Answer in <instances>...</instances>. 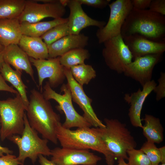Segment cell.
Wrapping results in <instances>:
<instances>
[{
	"label": "cell",
	"mask_w": 165,
	"mask_h": 165,
	"mask_svg": "<svg viewBox=\"0 0 165 165\" xmlns=\"http://www.w3.org/2000/svg\"><path fill=\"white\" fill-rule=\"evenodd\" d=\"M29 101L26 114L30 125L43 138L57 144L56 129L61 123L60 115L54 111L42 93L35 89L31 91Z\"/></svg>",
	"instance_id": "cell-1"
},
{
	"label": "cell",
	"mask_w": 165,
	"mask_h": 165,
	"mask_svg": "<svg viewBox=\"0 0 165 165\" xmlns=\"http://www.w3.org/2000/svg\"><path fill=\"white\" fill-rule=\"evenodd\" d=\"M137 34L151 41L165 42V17L149 9H134L122 26L123 38Z\"/></svg>",
	"instance_id": "cell-2"
},
{
	"label": "cell",
	"mask_w": 165,
	"mask_h": 165,
	"mask_svg": "<svg viewBox=\"0 0 165 165\" xmlns=\"http://www.w3.org/2000/svg\"><path fill=\"white\" fill-rule=\"evenodd\" d=\"M56 135L62 147L96 151L104 155L108 165H114L116 159L114 154L93 128L71 130L64 127L61 122L56 127Z\"/></svg>",
	"instance_id": "cell-3"
},
{
	"label": "cell",
	"mask_w": 165,
	"mask_h": 165,
	"mask_svg": "<svg viewBox=\"0 0 165 165\" xmlns=\"http://www.w3.org/2000/svg\"><path fill=\"white\" fill-rule=\"evenodd\" d=\"M105 127L94 129L104 141L115 158L128 160L127 151L135 148L137 144L125 123L116 119H104Z\"/></svg>",
	"instance_id": "cell-4"
},
{
	"label": "cell",
	"mask_w": 165,
	"mask_h": 165,
	"mask_svg": "<svg viewBox=\"0 0 165 165\" xmlns=\"http://www.w3.org/2000/svg\"><path fill=\"white\" fill-rule=\"evenodd\" d=\"M27 109L19 94L14 98L0 100V136L2 141L13 135H22Z\"/></svg>",
	"instance_id": "cell-5"
},
{
	"label": "cell",
	"mask_w": 165,
	"mask_h": 165,
	"mask_svg": "<svg viewBox=\"0 0 165 165\" xmlns=\"http://www.w3.org/2000/svg\"><path fill=\"white\" fill-rule=\"evenodd\" d=\"M24 127L22 135H14L8 139L17 146L19 154L17 158L23 165L25 160L29 158L34 164L38 156H51V149L48 147V140L40 138L38 133L30 125L26 113L24 117Z\"/></svg>",
	"instance_id": "cell-6"
},
{
	"label": "cell",
	"mask_w": 165,
	"mask_h": 165,
	"mask_svg": "<svg viewBox=\"0 0 165 165\" xmlns=\"http://www.w3.org/2000/svg\"><path fill=\"white\" fill-rule=\"evenodd\" d=\"M62 94H58L46 82L43 88L42 93L44 97L49 100L53 99L58 104L57 109L64 113L65 119L62 124L64 128H71L90 127L91 125L86 120L83 116L79 114L75 109L73 104L71 91L67 83H64L61 88Z\"/></svg>",
	"instance_id": "cell-7"
},
{
	"label": "cell",
	"mask_w": 165,
	"mask_h": 165,
	"mask_svg": "<svg viewBox=\"0 0 165 165\" xmlns=\"http://www.w3.org/2000/svg\"><path fill=\"white\" fill-rule=\"evenodd\" d=\"M108 5L110 13L108 22L96 33L100 44L121 34L122 26L133 8L131 0H116Z\"/></svg>",
	"instance_id": "cell-8"
},
{
	"label": "cell",
	"mask_w": 165,
	"mask_h": 165,
	"mask_svg": "<svg viewBox=\"0 0 165 165\" xmlns=\"http://www.w3.org/2000/svg\"><path fill=\"white\" fill-rule=\"evenodd\" d=\"M103 43L102 54L107 66L118 74L123 73L126 66L132 61L133 57L121 34Z\"/></svg>",
	"instance_id": "cell-9"
},
{
	"label": "cell",
	"mask_w": 165,
	"mask_h": 165,
	"mask_svg": "<svg viewBox=\"0 0 165 165\" xmlns=\"http://www.w3.org/2000/svg\"><path fill=\"white\" fill-rule=\"evenodd\" d=\"M66 12L65 6L60 0L42 3L34 0H26L23 11L18 19L20 24L34 23L47 17L62 18Z\"/></svg>",
	"instance_id": "cell-10"
},
{
	"label": "cell",
	"mask_w": 165,
	"mask_h": 165,
	"mask_svg": "<svg viewBox=\"0 0 165 165\" xmlns=\"http://www.w3.org/2000/svg\"><path fill=\"white\" fill-rule=\"evenodd\" d=\"M64 72L67 84L70 90L72 100L76 103L83 112V116L94 128H104L105 125L98 118L91 105L92 99L85 92L83 86L79 84L73 78L70 68L64 67Z\"/></svg>",
	"instance_id": "cell-11"
},
{
	"label": "cell",
	"mask_w": 165,
	"mask_h": 165,
	"mask_svg": "<svg viewBox=\"0 0 165 165\" xmlns=\"http://www.w3.org/2000/svg\"><path fill=\"white\" fill-rule=\"evenodd\" d=\"M31 63L35 67L38 76V87L42 90L44 80L48 78L52 88L57 87L66 78L64 67L61 64L59 57L46 59H35L29 57Z\"/></svg>",
	"instance_id": "cell-12"
},
{
	"label": "cell",
	"mask_w": 165,
	"mask_h": 165,
	"mask_svg": "<svg viewBox=\"0 0 165 165\" xmlns=\"http://www.w3.org/2000/svg\"><path fill=\"white\" fill-rule=\"evenodd\" d=\"M51 151V160L58 165H97L101 160L89 150L56 147Z\"/></svg>",
	"instance_id": "cell-13"
},
{
	"label": "cell",
	"mask_w": 165,
	"mask_h": 165,
	"mask_svg": "<svg viewBox=\"0 0 165 165\" xmlns=\"http://www.w3.org/2000/svg\"><path fill=\"white\" fill-rule=\"evenodd\" d=\"M162 55L148 54L136 57L126 66L123 73L143 87L152 80L153 69L161 60Z\"/></svg>",
	"instance_id": "cell-14"
},
{
	"label": "cell",
	"mask_w": 165,
	"mask_h": 165,
	"mask_svg": "<svg viewBox=\"0 0 165 165\" xmlns=\"http://www.w3.org/2000/svg\"><path fill=\"white\" fill-rule=\"evenodd\" d=\"M66 4L70 10L67 23L70 35H79L82 29L89 26L100 29L106 24L105 22L93 19L87 15L78 0H66Z\"/></svg>",
	"instance_id": "cell-15"
},
{
	"label": "cell",
	"mask_w": 165,
	"mask_h": 165,
	"mask_svg": "<svg viewBox=\"0 0 165 165\" xmlns=\"http://www.w3.org/2000/svg\"><path fill=\"white\" fill-rule=\"evenodd\" d=\"M156 85L155 81L152 80L142 87V90L139 88L136 92L124 94V100L130 105L128 115L134 127H142L141 114L143 105L146 98L153 91Z\"/></svg>",
	"instance_id": "cell-16"
},
{
	"label": "cell",
	"mask_w": 165,
	"mask_h": 165,
	"mask_svg": "<svg viewBox=\"0 0 165 165\" xmlns=\"http://www.w3.org/2000/svg\"><path fill=\"white\" fill-rule=\"evenodd\" d=\"M134 59L148 54H162L165 51V42L150 40L138 34L123 38Z\"/></svg>",
	"instance_id": "cell-17"
},
{
	"label": "cell",
	"mask_w": 165,
	"mask_h": 165,
	"mask_svg": "<svg viewBox=\"0 0 165 165\" xmlns=\"http://www.w3.org/2000/svg\"><path fill=\"white\" fill-rule=\"evenodd\" d=\"M89 37L84 34L69 35L47 45L49 58L61 57L77 48H84L87 45Z\"/></svg>",
	"instance_id": "cell-18"
},
{
	"label": "cell",
	"mask_w": 165,
	"mask_h": 165,
	"mask_svg": "<svg viewBox=\"0 0 165 165\" xmlns=\"http://www.w3.org/2000/svg\"><path fill=\"white\" fill-rule=\"evenodd\" d=\"M2 53L5 62L12 65L16 70L24 71L35 82L29 57L18 44H11L4 47Z\"/></svg>",
	"instance_id": "cell-19"
},
{
	"label": "cell",
	"mask_w": 165,
	"mask_h": 165,
	"mask_svg": "<svg viewBox=\"0 0 165 165\" xmlns=\"http://www.w3.org/2000/svg\"><path fill=\"white\" fill-rule=\"evenodd\" d=\"M18 45L29 57L35 59L49 58L47 45L41 37L23 35Z\"/></svg>",
	"instance_id": "cell-20"
},
{
	"label": "cell",
	"mask_w": 165,
	"mask_h": 165,
	"mask_svg": "<svg viewBox=\"0 0 165 165\" xmlns=\"http://www.w3.org/2000/svg\"><path fill=\"white\" fill-rule=\"evenodd\" d=\"M22 35L18 18L0 19V43L3 46L18 44Z\"/></svg>",
	"instance_id": "cell-21"
},
{
	"label": "cell",
	"mask_w": 165,
	"mask_h": 165,
	"mask_svg": "<svg viewBox=\"0 0 165 165\" xmlns=\"http://www.w3.org/2000/svg\"><path fill=\"white\" fill-rule=\"evenodd\" d=\"M0 72L5 81L10 83L16 89L27 108L29 103L27 94L28 87L22 81V72L13 70L10 65L4 62Z\"/></svg>",
	"instance_id": "cell-22"
},
{
	"label": "cell",
	"mask_w": 165,
	"mask_h": 165,
	"mask_svg": "<svg viewBox=\"0 0 165 165\" xmlns=\"http://www.w3.org/2000/svg\"><path fill=\"white\" fill-rule=\"evenodd\" d=\"M68 21V18L62 17L34 23H22L20 24V29L23 35L31 37H41L53 27L67 23Z\"/></svg>",
	"instance_id": "cell-23"
},
{
	"label": "cell",
	"mask_w": 165,
	"mask_h": 165,
	"mask_svg": "<svg viewBox=\"0 0 165 165\" xmlns=\"http://www.w3.org/2000/svg\"><path fill=\"white\" fill-rule=\"evenodd\" d=\"M145 124L142 128L147 141L160 144L163 140V128L159 118L148 114L143 119Z\"/></svg>",
	"instance_id": "cell-24"
},
{
	"label": "cell",
	"mask_w": 165,
	"mask_h": 165,
	"mask_svg": "<svg viewBox=\"0 0 165 165\" xmlns=\"http://www.w3.org/2000/svg\"><path fill=\"white\" fill-rule=\"evenodd\" d=\"M26 0H0V19L18 18L24 9Z\"/></svg>",
	"instance_id": "cell-25"
},
{
	"label": "cell",
	"mask_w": 165,
	"mask_h": 165,
	"mask_svg": "<svg viewBox=\"0 0 165 165\" xmlns=\"http://www.w3.org/2000/svg\"><path fill=\"white\" fill-rule=\"evenodd\" d=\"M90 56L88 50L84 48H77L66 53L59 57L61 64L64 67H72L84 63L86 59Z\"/></svg>",
	"instance_id": "cell-26"
},
{
	"label": "cell",
	"mask_w": 165,
	"mask_h": 165,
	"mask_svg": "<svg viewBox=\"0 0 165 165\" xmlns=\"http://www.w3.org/2000/svg\"><path fill=\"white\" fill-rule=\"evenodd\" d=\"M70 69L74 79L82 86L88 85L96 76L95 70L90 65L84 63L72 66Z\"/></svg>",
	"instance_id": "cell-27"
},
{
	"label": "cell",
	"mask_w": 165,
	"mask_h": 165,
	"mask_svg": "<svg viewBox=\"0 0 165 165\" xmlns=\"http://www.w3.org/2000/svg\"><path fill=\"white\" fill-rule=\"evenodd\" d=\"M70 35L67 23L58 25L52 28L41 37L44 42L49 45L61 38Z\"/></svg>",
	"instance_id": "cell-28"
},
{
	"label": "cell",
	"mask_w": 165,
	"mask_h": 165,
	"mask_svg": "<svg viewBox=\"0 0 165 165\" xmlns=\"http://www.w3.org/2000/svg\"><path fill=\"white\" fill-rule=\"evenodd\" d=\"M127 154L129 165H152L147 156L140 149L129 150Z\"/></svg>",
	"instance_id": "cell-29"
},
{
	"label": "cell",
	"mask_w": 165,
	"mask_h": 165,
	"mask_svg": "<svg viewBox=\"0 0 165 165\" xmlns=\"http://www.w3.org/2000/svg\"><path fill=\"white\" fill-rule=\"evenodd\" d=\"M140 149L147 156L152 165H157L160 163V151L154 143L147 141L143 144Z\"/></svg>",
	"instance_id": "cell-30"
},
{
	"label": "cell",
	"mask_w": 165,
	"mask_h": 165,
	"mask_svg": "<svg viewBox=\"0 0 165 165\" xmlns=\"http://www.w3.org/2000/svg\"><path fill=\"white\" fill-rule=\"evenodd\" d=\"M158 84L153 91L156 93V99L158 101L165 97V73L161 72L158 79Z\"/></svg>",
	"instance_id": "cell-31"
},
{
	"label": "cell",
	"mask_w": 165,
	"mask_h": 165,
	"mask_svg": "<svg viewBox=\"0 0 165 165\" xmlns=\"http://www.w3.org/2000/svg\"><path fill=\"white\" fill-rule=\"evenodd\" d=\"M148 8L152 12L165 16V0H151Z\"/></svg>",
	"instance_id": "cell-32"
},
{
	"label": "cell",
	"mask_w": 165,
	"mask_h": 165,
	"mask_svg": "<svg viewBox=\"0 0 165 165\" xmlns=\"http://www.w3.org/2000/svg\"><path fill=\"white\" fill-rule=\"evenodd\" d=\"M82 5H86L96 8L103 9L108 5L110 0H78Z\"/></svg>",
	"instance_id": "cell-33"
},
{
	"label": "cell",
	"mask_w": 165,
	"mask_h": 165,
	"mask_svg": "<svg viewBox=\"0 0 165 165\" xmlns=\"http://www.w3.org/2000/svg\"><path fill=\"white\" fill-rule=\"evenodd\" d=\"M23 165L17 157L12 154H7L0 157V165Z\"/></svg>",
	"instance_id": "cell-34"
},
{
	"label": "cell",
	"mask_w": 165,
	"mask_h": 165,
	"mask_svg": "<svg viewBox=\"0 0 165 165\" xmlns=\"http://www.w3.org/2000/svg\"><path fill=\"white\" fill-rule=\"evenodd\" d=\"M133 8L145 10L149 8L151 0H131Z\"/></svg>",
	"instance_id": "cell-35"
},
{
	"label": "cell",
	"mask_w": 165,
	"mask_h": 165,
	"mask_svg": "<svg viewBox=\"0 0 165 165\" xmlns=\"http://www.w3.org/2000/svg\"><path fill=\"white\" fill-rule=\"evenodd\" d=\"M0 91H6L17 94L18 93L16 90L9 86L6 82L0 72Z\"/></svg>",
	"instance_id": "cell-36"
},
{
	"label": "cell",
	"mask_w": 165,
	"mask_h": 165,
	"mask_svg": "<svg viewBox=\"0 0 165 165\" xmlns=\"http://www.w3.org/2000/svg\"><path fill=\"white\" fill-rule=\"evenodd\" d=\"M38 158L40 165H58L51 160H48L45 156L42 155H39Z\"/></svg>",
	"instance_id": "cell-37"
},
{
	"label": "cell",
	"mask_w": 165,
	"mask_h": 165,
	"mask_svg": "<svg viewBox=\"0 0 165 165\" xmlns=\"http://www.w3.org/2000/svg\"><path fill=\"white\" fill-rule=\"evenodd\" d=\"M13 151L6 147H3L0 145V157L4 155V154H13Z\"/></svg>",
	"instance_id": "cell-38"
},
{
	"label": "cell",
	"mask_w": 165,
	"mask_h": 165,
	"mask_svg": "<svg viewBox=\"0 0 165 165\" xmlns=\"http://www.w3.org/2000/svg\"><path fill=\"white\" fill-rule=\"evenodd\" d=\"M160 152L161 164L165 163V146H163L159 148Z\"/></svg>",
	"instance_id": "cell-39"
},
{
	"label": "cell",
	"mask_w": 165,
	"mask_h": 165,
	"mask_svg": "<svg viewBox=\"0 0 165 165\" xmlns=\"http://www.w3.org/2000/svg\"><path fill=\"white\" fill-rule=\"evenodd\" d=\"M118 160V164L117 165H129L128 163L125 162V160L122 158H119Z\"/></svg>",
	"instance_id": "cell-40"
},
{
	"label": "cell",
	"mask_w": 165,
	"mask_h": 165,
	"mask_svg": "<svg viewBox=\"0 0 165 165\" xmlns=\"http://www.w3.org/2000/svg\"><path fill=\"white\" fill-rule=\"evenodd\" d=\"M4 62V61L3 57L2 51L0 52V69L1 68Z\"/></svg>",
	"instance_id": "cell-41"
},
{
	"label": "cell",
	"mask_w": 165,
	"mask_h": 165,
	"mask_svg": "<svg viewBox=\"0 0 165 165\" xmlns=\"http://www.w3.org/2000/svg\"><path fill=\"white\" fill-rule=\"evenodd\" d=\"M4 49V47L0 43V52H2Z\"/></svg>",
	"instance_id": "cell-42"
},
{
	"label": "cell",
	"mask_w": 165,
	"mask_h": 165,
	"mask_svg": "<svg viewBox=\"0 0 165 165\" xmlns=\"http://www.w3.org/2000/svg\"><path fill=\"white\" fill-rule=\"evenodd\" d=\"M157 165H165V163H164V164H158Z\"/></svg>",
	"instance_id": "cell-43"
},
{
	"label": "cell",
	"mask_w": 165,
	"mask_h": 165,
	"mask_svg": "<svg viewBox=\"0 0 165 165\" xmlns=\"http://www.w3.org/2000/svg\"><path fill=\"white\" fill-rule=\"evenodd\" d=\"M1 119L0 118V127H1Z\"/></svg>",
	"instance_id": "cell-44"
}]
</instances>
